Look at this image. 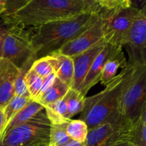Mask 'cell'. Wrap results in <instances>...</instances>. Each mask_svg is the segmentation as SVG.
I'll return each instance as SVG.
<instances>
[{"label":"cell","mask_w":146,"mask_h":146,"mask_svg":"<svg viewBox=\"0 0 146 146\" xmlns=\"http://www.w3.org/2000/svg\"><path fill=\"white\" fill-rule=\"evenodd\" d=\"M117 48L119 47L113 46L109 44H106L102 51L97 56L79 90V92L84 96H86L88 91L99 82L104 64H106L107 60L112 56Z\"/></svg>","instance_id":"4fadbf2b"},{"label":"cell","mask_w":146,"mask_h":146,"mask_svg":"<svg viewBox=\"0 0 146 146\" xmlns=\"http://www.w3.org/2000/svg\"><path fill=\"white\" fill-rule=\"evenodd\" d=\"M86 96H84L78 91L70 88L64 96L68 108V118H71L78 113H81L84 108V101Z\"/></svg>","instance_id":"d6986e66"},{"label":"cell","mask_w":146,"mask_h":146,"mask_svg":"<svg viewBox=\"0 0 146 146\" xmlns=\"http://www.w3.org/2000/svg\"><path fill=\"white\" fill-rule=\"evenodd\" d=\"M70 87L55 77L51 85L47 87L34 101L45 107L64 98L70 89Z\"/></svg>","instance_id":"2e32d148"},{"label":"cell","mask_w":146,"mask_h":146,"mask_svg":"<svg viewBox=\"0 0 146 146\" xmlns=\"http://www.w3.org/2000/svg\"><path fill=\"white\" fill-rule=\"evenodd\" d=\"M51 123L42 110L24 123L17 125L0 139V146H48Z\"/></svg>","instance_id":"8992f818"},{"label":"cell","mask_w":146,"mask_h":146,"mask_svg":"<svg viewBox=\"0 0 146 146\" xmlns=\"http://www.w3.org/2000/svg\"><path fill=\"white\" fill-rule=\"evenodd\" d=\"M104 23L98 14L96 19L79 35L64 45L59 52L69 57L75 56L104 41Z\"/></svg>","instance_id":"30bf717a"},{"label":"cell","mask_w":146,"mask_h":146,"mask_svg":"<svg viewBox=\"0 0 146 146\" xmlns=\"http://www.w3.org/2000/svg\"><path fill=\"white\" fill-rule=\"evenodd\" d=\"M0 27L3 31L2 58L11 61L18 68L36 60L25 27L1 20Z\"/></svg>","instance_id":"52a82bcc"},{"label":"cell","mask_w":146,"mask_h":146,"mask_svg":"<svg viewBox=\"0 0 146 146\" xmlns=\"http://www.w3.org/2000/svg\"><path fill=\"white\" fill-rule=\"evenodd\" d=\"M146 7L135 17L127 36L125 47L128 55L127 64H146Z\"/></svg>","instance_id":"9c48e42d"},{"label":"cell","mask_w":146,"mask_h":146,"mask_svg":"<svg viewBox=\"0 0 146 146\" xmlns=\"http://www.w3.org/2000/svg\"><path fill=\"white\" fill-rule=\"evenodd\" d=\"M131 143L135 146H146V106L133 123Z\"/></svg>","instance_id":"ffe728a7"},{"label":"cell","mask_w":146,"mask_h":146,"mask_svg":"<svg viewBox=\"0 0 146 146\" xmlns=\"http://www.w3.org/2000/svg\"><path fill=\"white\" fill-rule=\"evenodd\" d=\"M64 146H84V143H81L76 142V141H74L71 140L68 143H67L66 145Z\"/></svg>","instance_id":"f546056e"},{"label":"cell","mask_w":146,"mask_h":146,"mask_svg":"<svg viewBox=\"0 0 146 146\" xmlns=\"http://www.w3.org/2000/svg\"><path fill=\"white\" fill-rule=\"evenodd\" d=\"M125 71L123 68L103 91L86 97L79 120L88 130L104 123H121L128 121L123 116L121 108V96Z\"/></svg>","instance_id":"3957f363"},{"label":"cell","mask_w":146,"mask_h":146,"mask_svg":"<svg viewBox=\"0 0 146 146\" xmlns=\"http://www.w3.org/2000/svg\"><path fill=\"white\" fill-rule=\"evenodd\" d=\"M46 116L51 124H63L68 123V108L64 97L44 107Z\"/></svg>","instance_id":"ac0fdd59"},{"label":"cell","mask_w":146,"mask_h":146,"mask_svg":"<svg viewBox=\"0 0 146 146\" xmlns=\"http://www.w3.org/2000/svg\"><path fill=\"white\" fill-rule=\"evenodd\" d=\"M48 146H56L55 145V144H54V143H49V144H48Z\"/></svg>","instance_id":"1f68e13d"},{"label":"cell","mask_w":146,"mask_h":146,"mask_svg":"<svg viewBox=\"0 0 146 146\" xmlns=\"http://www.w3.org/2000/svg\"><path fill=\"white\" fill-rule=\"evenodd\" d=\"M133 123L129 121L121 123H104L88 130L84 146H116L131 142Z\"/></svg>","instance_id":"ba28073f"},{"label":"cell","mask_w":146,"mask_h":146,"mask_svg":"<svg viewBox=\"0 0 146 146\" xmlns=\"http://www.w3.org/2000/svg\"><path fill=\"white\" fill-rule=\"evenodd\" d=\"M31 68L39 76L45 78L54 74V70L46 57L38 58L34 61Z\"/></svg>","instance_id":"484cf974"},{"label":"cell","mask_w":146,"mask_h":146,"mask_svg":"<svg viewBox=\"0 0 146 146\" xmlns=\"http://www.w3.org/2000/svg\"><path fill=\"white\" fill-rule=\"evenodd\" d=\"M31 101L33 100H31L30 98L14 96L9 101L8 104L5 106V107L3 108L4 120H5V126L14 118L16 114L18 113L23 108H24Z\"/></svg>","instance_id":"44dd1931"},{"label":"cell","mask_w":146,"mask_h":146,"mask_svg":"<svg viewBox=\"0 0 146 146\" xmlns=\"http://www.w3.org/2000/svg\"><path fill=\"white\" fill-rule=\"evenodd\" d=\"M126 66L127 60L123 48H117L104 64L100 79L101 84L104 86L108 85L116 76L119 68L123 69Z\"/></svg>","instance_id":"9a60e30c"},{"label":"cell","mask_w":146,"mask_h":146,"mask_svg":"<svg viewBox=\"0 0 146 146\" xmlns=\"http://www.w3.org/2000/svg\"><path fill=\"white\" fill-rule=\"evenodd\" d=\"M7 0H0V15L4 14L7 9Z\"/></svg>","instance_id":"83f0119b"},{"label":"cell","mask_w":146,"mask_h":146,"mask_svg":"<svg viewBox=\"0 0 146 146\" xmlns=\"http://www.w3.org/2000/svg\"><path fill=\"white\" fill-rule=\"evenodd\" d=\"M98 14L86 13L67 19L47 23L27 30L36 59L58 51L96 19Z\"/></svg>","instance_id":"7a4b0ae2"},{"label":"cell","mask_w":146,"mask_h":146,"mask_svg":"<svg viewBox=\"0 0 146 146\" xmlns=\"http://www.w3.org/2000/svg\"><path fill=\"white\" fill-rule=\"evenodd\" d=\"M105 44V41H101L89 49L71 57L74 63V78L71 88L79 91L93 62L102 51Z\"/></svg>","instance_id":"8fae6325"},{"label":"cell","mask_w":146,"mask_h":146,"mask_svg":"<svg viewBox=\"0 0 146 146\" xmlns=\"http://www.w3.org/2000/svg\"><path fill=\"white\" fill-rule=\"evenodd\" d=\"M68 123L63 124H51L50 142L56 146H64L71 141L66 132Z\"/></svg>","instance_id":"cb8c5ba5"},{"label":"cell","mask_w":146,"mask_h":146,"mask_svg":"<svg viewBox=\"0 0 146 146\" xmlns=\"http://www.w3.org/2000/svg\"><path fill=\"white\" fill-rule=\"evenodd\" d=\"M36 61V60H35ZM34 61L25 64L23 67L19 68L18 74L17 76L14 84V96H17L20 97H27L30 98L29 94L27 90V85L24 81V76L27 71L31 68Z\"/></svg>","instance_id":"d4e9b609"},{"label":"cell","mask_w":146,"mask_h":146,"mask_svg":"<svg viewBox=\"0 0 146 146\" xmlns=\"http://www.w3.org/2000/svg\"><path fill=\"white\" fill-rule=\"evenodd\" d=\"M124 71L121 111L127 120L134 123L146 106V64H127Z\"/></svg>","instance_id":"5b68a950"},{"label":"cell","mask_w":146,"mask_h":146,"mask_svg":"<svg viewBox=\"0 0 146 146\" xmlns=\"http://www.w3.org/2000/svg\"><path fill=\"white\" fill-rule=\"evenodd\" d=\"M44 78L36 74L31 68L25 74L24 81H25L30 98L33 101H35L37 97L39 96L43 84H44Z\"/></svg>","instance_id":"603a6c76"},{"label":"cell","mask_w":146,"mask_h":146,"mask_svg":"<svg viewBox=\"0 0 146 146\" xmlns=\"http://www.w3.org/2000/svg\"><path fill=\"white\" fill-rule=\"evenodd\" d=\"M44 109V108L41 104L37 103L36 101H31L24 108H23L18 113L16 114L14 118L7 124V125L4 128V131H3L2 135L9 131L12 128H15L17 125H19L26 123Z\"/></svg>","instance_id":"e0dca14e"},{"label":"cell","mask_w":146,"mask_h":146,"mask_svg":"<svg viewBox=\"0 0 146 146\" xmlns=\"http://www.w3.org/2000/svg\"><path fill=\"white\" fill-rule=\"evenodd\" d=\"M98 14L104 23V41L113 46L123 48L131 25L145 4L131 0H98Z\"/></svg>","instance_id":"277c9868"},{"label":"cell","mask_w":146,"mask_h":146,"mask_svg":"<svg viewBox=\"0 0 146 146\" xmlns=\"http://www.w3.org/2000/svg\"><path fill=\"white\" fill-rule=\"evenodd\" d=\"M116 146H135L133 143H131V142H124L122 143H120Z\"/></svg>","instance_id":"4dcf8cb0"},{"label":"cell","mask_w":146,"mask_h":146,"mask_svg":"<svg viewBox=\"0 0 146 146\" xmlns=\"http://www.w3.org/2000/svg\"><path fill=\"white\" fill-rule=\"evenodd\" d=\"M100 9L98 0H29L0 15V20L25 28L35 27L86 13L97 14Z\"/></svg>","instance_id":"6da1fadb"},{"label":"cell","mask_w":146,"mask_h":146,"mask_svg":"<svg viewBox=\"0 0 146 146\" xmlns=\"http://www.w3.org/2000/svg\"><path fill=\"white\" fill-rule=\"evenodd\" d=\"M2 46H3V31L0 27V58H2Z\"/></svg>","instance_id":"f1b7e54d"},{"label":"cell","mask_w":146,"mask_h":146,"mask_svg":"<svg viewBox=\"0 0 146 146\" xmlns=\"http://www.w3.org/2000/svg\"><path fill=\"white\" fill-rule=\"evenodd\" d=\"M4 127H5V120H4V111H3V109L0 108V139L2 135Z\"/></svg>","instance_id":"4316f807"},{"label":"cell","mask_w":146,"mask_h":146,"mask_svg":"<svg viewBox=\"0 0 146 146\" xmlns=\"http://www.w3.org/2000/svg\"><path fill=\"white\" fill-rule=\"evenodd\" d=\"M55 76L71 88L74 78V63L71 57L59 51L47 56Z\"/></svg>","instance_id":"5bb4252c"},{"label":"cell","mask_w":146,"mask_h":146,"mask_svg":"<svg viewBox=\"0 0 146 146\" xmlns=\"http://www.w3.org/2000/svg\"><path fill=\"white\" fill-rule=\"evenodd\" d=\"M19 68L11 61L0 58V108L3 109L14 96V84Z\"/></svg>","instance_id":"7c38bea8"},{"label":"cell","mask_w":146,"mask_h":146,"mask_svg":"<svg viewBox=\"0 0 146 146\" xmlns=\"http://www.w3.org/2000/svg\"><path fill=\"white\" fill-rule=\"evenodd\" d=\"M66 132L71 140L84 143L88 133V128L85 122L81 120H71L68 123Z\"/></svg>","instance_id":"7402d4cb"}]
</instances>
